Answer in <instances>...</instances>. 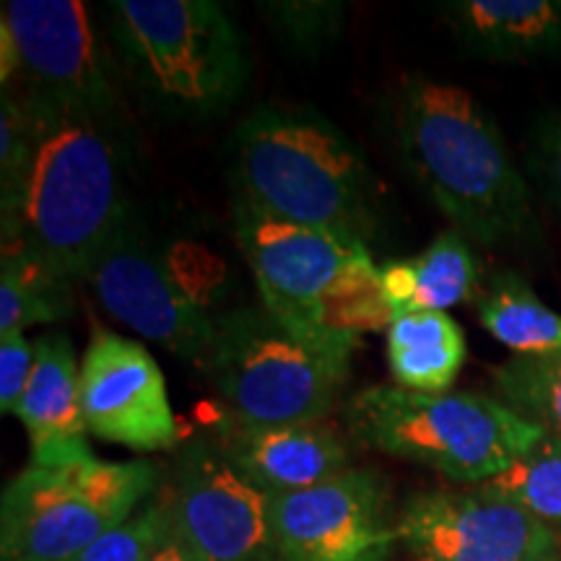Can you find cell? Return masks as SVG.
<instances>
[{"instance_id": "1", "label": "cell", "mask_w": 561, "mask_h": 561, "mask_svg": "<svg viewBox=\"0 0 561 561\" xmlns=\"http://www.w3.org/2000/svg\"><path fill=\"white\" fill-rule=\"evenodd\" d=\"M390 125L403 167L466 240L504 248L536 234L528 180L473 91L403 76Z\"/></svg>"}, {"instance_id": "2", "label": "cell", "mask_w": 561, "mask_h": 561, "mask_svg": "<svg viewBox=\"0 0 561 561\" xmlns=\"http://www.w3.org/2000/svg\"><path fill=\"white\" fill-rule=\"evenodd\" d=\"M24 107L34 121V144L16 203L0 214L3 252H26L60 276L83 280L130 219L117 128Z\"/></svg>"}, {"instance_id": "3", "label": "cell", "mask_w": 561, "mask_h": 561, "mask_svg": "<svg viewBox=\"0 0 561 561\" xmlns=\"http://www.w3.org/2000/svg\"><path fill=\"white\" fill-rule=\"evenodd\" d=\"M237 201L273 219L367 244L380 227L382 185L346 133L312 110L263 107L237 125Z\"/></svg>"}, {"instance_id": "4", "label": "cell", "mask_w": 561, "mask_h": 561, "mask_svg": "<svg viewBox=\"0 0 561 561\" xmlns=\"http://www.w3.org/2000/svg\"><path fill=\"white\" fill-rule=\"evenodd\" d=\"M107 32L146 100L180 121H210L250 79L242 32L214 0H115Z\"/></svg>"}, {"instance_id": "5", "label": "cell", "mask_w": 561, "mask_h": 561, "mask_svg": "<svg viewBox=\"0 0 561 561\" xmlns=\"http://www.w3.org/2000/svg\"><path fill=\"white\" fill-rule=\"evenodd\" d=\"M356 346L359 341L294 331L265 307H242L216 320L201 369L219 411L242 424H322Z\"/></svg>"}, {"instance_id": "6", "label": "cell", "mask_w": 561, "mask_h": 561, "mask_svg": "<svg viewBox=\"0 0 561 561\" xmlns=\"http://www.w3.org/2000/svg\"><path fill=\"white\" fill-rule=\"evenodd\" d=\"M359 445L432 468L458 483H486L546 437L500 398L479 392H413L375 385L346 403Z\"/></svg>"}, {"instance_id": "7", "label": "cell", "mask_w": 561, "mask_h": 561, "mask_svg": "<svg viewBox=\"0 0 561 561\" xmlns=\"http://www.w3.org/2000/svg\"><path fill=\"white\" fill-rule=\"evenodd\" d=\"M149 460H102L89 447L32 460L0 504V561H73L157 494Z\"/></svg>"}, {"instance_id": "8", "label": "cell", "mask_w": 561, "mask_h": 561, "mask_svg": "<svg viewBox=\"0 0 561 561\" xmlns=\"http://www.w3.org/2000/svg\"><path fill=\"white\" fill-rule=\"evenodd\" d=\"M0 83L47 115L115 123L121 107L112 58L81 0H5Z\"/></svg>"}, {"instance_id": "9", "label": "cell", "mask_w": 561, "mask_h": 561, "mask_svg": "<svg viewBox=\"0 0 561 561\" xmlns=\"http://www.w3.org/2000/svg\"><path fill=\"white\" fill-rule=\"evenodd\" d=\"M159 496L170 536L193 561H280L268 494L208 437L182 442Z\"/></svg>"}, {"instance_id": "10", "label": "cell", "mask_w": 561, "mask_h": 561, "mask_svg": "<svg viewBox=\"0 0 561 561\" xmlns=\"http://www.w3.org/2000/svg\"><path fill=\"white\" fill-rule=\"evenodd\" d=\"M268 512L280 561H390L401 543L388 483L359 468L268 496Z\"/></svg>"}, {"instance_id": "11", "label": "cell", "mask_w": 561, "mask_h": 561, "mask_svg": "<svg viewBox=\"0 0 561 561\" xmlns=\"http://www.w3.org/2000/svg\"><path fill=\"white\" fill-rule=\"evenodd\" d=\"M234 234L265 310L305 335L343 339L320 325V307L343 271L369 252L367 244L273 219L242 201L234 206Z\"/></svg>"}, {"instance_id": "12", "label": "cell", "mask_w": 561, "mask_h": 561, "mask_svg": "<svg viewBox=\"0 0 561 561\" xmlns=\"http://www.w3.org/2000/svg\"><path fill=\"white\" fill-rule=\"evenodd\" d=\"M83 280L107 314L140 339L198 367L206 359L216 320L208 318L203 301L146 244L133 219L102 250Z\"/></svg>"}, {"instance_id": "13", "label": "cell", "mask_w": 561, "mask_h": 561, "mask_svg": "<svg viewBox=\"0 0 561 561\" xmlns=\"http://www.w3.org/2000/svg\"><path fill=\"white\" fill-rule=\"evenodd\" d=\"M413 561H557L559 533L486 491H426L398 512Z\"/></svg>"}, {"instance_id": "14", "label": "cell", "mask_w": 561, "mask_h": 561, "mask_svg": "<svg viewBox=\"0 0 561 561\" xmlns=\"http://www.w3.org/2000/svg\"><path fill=\"white\" fill-rule=\"evenodd\" d=\"M79 392L83 421L94 437L136 453L182 445L164 371L136 339L102 328L91 333L79 369Z\"/></svg>"}, {"instance_id": "15", "label": "cell", "mask_w": 561, "mask_h": 561, "mask_svg": "<svg viewBox=\"0 0 561 561\" xmlns=\"http://www.w3.org/2000/svg\"><path fill=\"white\" fill-rule=\"evenodd\" d=\"M206 437L268 496L294 494L351 471V453L322 424L255 426L216 409Z\"/></svg>"}, {"instance_id": "16", "label": "cell", "mask_w": 561, "mask_h": 561, "mask_svg": "<svg viewBox=\"0 0 561 561\" xmlns=\"http://www.w3.org/2000/svg\"><path fill=\"white\" fill-rule=\"evenodd\" d=\"M442 16L468 58L536 62L561 53V0H450Z\"/></svg>"}, {"instance_id": "17", "label": "cell", "mask_w": 561, "mask_h": 561, "mask_svg": "<svg viewBox=\"0 0 561 561\" xmlns=\"http://www.w3.org/2000/svg\"><path fill=\"white\" fill-rule=\"evenodd\" d=\"M79 369L66 333H45L34 341V371L24 398L13 411L32 442V460H53L83 450L87 421L81 411Z\"/></svg>"}, {"instance_id": "18", "label": "cell", "mask_w": 561, "mask_h": 561, "mask_svg": "<svg viewBox=\"0 0 561 561\" xmlns=\"http://www.w3.org/2000/svg\"><path fill=\"white\" fill-rule=\"evenodd\" d=\"M388 362L398 388L450 392L466 362V335L450 312L398 314L388 331Z\"/></svg>"}, {"instance_id": "19", "label": "cell", "mask_w": 561, "mask_h": 561, "mask_svg": "<svg viewBox=\"0 0 561 561\" xmlns=\"http://www.w3.org/2000/svg\"><path fill=\"white\" fill-rule=\"evenodd\" d=\"M479 322L515 356L561 354V314L530 289L520 273L504 271L479 297Z\"/></svg>"}, {"instance_id": "20", "label": "cell", "mask_w": 561, "mask_h": 561, "mask_svg": "<svg viewBox=\"0 0 561 561\" xmlns=\"http://www.w3.org/2000/svg\"><path fill=\"white\" fill-rule=\"evenodd\" d=\"M73 280L60 276L26 252H3L0 265V339L24 333L39 322H58L70 314Z\"/></svg>"}, {"instance_id": "21", "label": "cell", "mask_w": 561, "mask_h": 561, "mask_svg": "<svg viewBox=\"0 0 561 561\" xmlns=\"http://www.w3.org/2000/svg\"><path fill=\"white\" fill-rule=\"evenodd\" d=\"M409 265L413 297L405 312H447L473 299L479 289V257L455 229L439 231L430 248L409 257Z\"/></svg>"}, {"instance_id": "22", "label": "cell", "mask_w": 561, "mask_h": 561, "mask_svg": "<svg viewBox=\"0 0 561 561\" xmlns=\"http://www.w3.org/2000/svg\"><path fill=\"white\" fill-rule=\"evenodd\" d=\"M396 318V307L385 297L380 268L371 263L369 252L343 271L320 307V325L351 341H362L364 333L390 331Z\"/></svg>"}, {"instance_id": "23", "label": "cell", "mask_w": 561, "mask_h": 561, "mask_svg": "<svg viewBox=\"0 0 561 561\" xmlns=\"http://www.w3.org/2000/svg\"><path fill=\"white\" fill-rule=\"evenodd\" d=\"M496 500L515 504L530 517L561 530V437L549 434L507 471L476 486Z\"/></svg>"}, {"instance_id": "24", "label": "cell", "mask_w": 561, "mask_h": 561, "mask_svg": "<svg viewBox=\"0 0 561 561\" xmlns=\"http://www.w3.org/2000/svg\"><path fill=\"white\" fill-rule=\"evenodd\" d=\"M502 403L561 437V354L512 356L491 371Z\"/></svg>"}, {"instance_id": "25", "label": "cell", "mask_w": 561, "mask_h": 561, "mask_svg": "<svg viewBox=\"0 0 561 561\" xmlns=\"http://www.w3.org/2000/svg\"><path fill=\"white\" fill-rule=\"evenodd\" d=\"M167 538H170V523L157 489V494L144 507L96 538L73 561H153Z\"/></svg>"}, {"instance_id": "26", "label": "cell", "mask_w": 561, "mask_h": 561, "mask_svg": "<svg viewBox=\"0 0 561 561\" xmlns=\"http://www.w3.org/2000/svg\"><path fill=\"white\" fill-rule=\"evenodd\" d=\"M273 32L301 55H320L339 39L346 19V5L331 0H305V3H263Z\"/></svg>"}, {"instance_id": "27", "label": "cell", "mask_w": 561, "mask_h": 561, "mask_svg": "<svg viewBox=\"0 0 561 561\" xmlns=\"http://www.w3.org/2000/svg\"><path fill=\"white\" fill-rule=\"evenodd\" d=\"M34 121L30 110L11 91L0 94V214L16 203L30 167Z\"/></svg>"}, {"instance_id": "28", "label": "cell", "mask_w": 561, "mask_h": 561, "mask_svg": "<svg viewBox=\"0 0 561 561\" xmlns=\"http://www.w3.org/2000/svg\"><path fill=\"white\" fill-rule=\"evenodd\" d=\"M528 170L538 191L561 214V107L546 112L530 130Z\"/></svg>"}, {"instance_id": "29", "label": "cell", "mask_w": 561, "mask_h": 561, "mask_svg": "<svg viewBox=\"0 0 561 561\" xmlns=\"http://www.w3.org/2000/svg\"><path fill=\"white\" fill-rule=\"evenodd\" d=\"M34 371V343L26 333L0 339V413L9 416L24 398Z\"/></svg>"}, {"instance_id": "30", "label": "cell", "mask_w": 561, "mask_h": 561, "mask_svg": "<svg viewBox=\"0 0 561 561\" xmlns=\"http://www.w3.org/2000/svg\"><path fill=\"white\" fill-rule=\"evenodd\" d=\"M153 561H193V559L187 557L185 549H182V546L170 536L167 538V543L161 546V551L153 557Z\"/></svg>"}]
</instances>
